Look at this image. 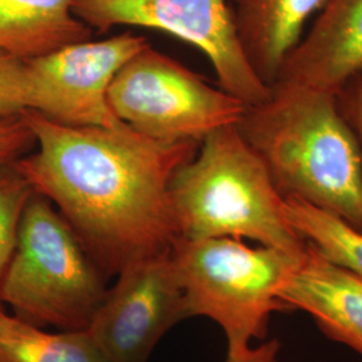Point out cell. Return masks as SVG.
<instances>
[{
  "label": "cell",
  "mask_w": 362,
  "mask_h": 362,
  "mask_svg": "<svg viewBox=\"0 0 362 362\" xmlns=\"http://www.w3.org/2000/svg\"><path fill=\"white\" fill-rule=\"evenodd\" d=\"M22 116L38 149L16 168L59 211L106 278L172 248L169 182L199 144L160 143L125 124L65 125L35 110Z\"/></svg>",
  "instance_id": "cell-1"
},
{
  "label": "cell",
  "mask_w": 362,
  "mask_h": 362,
  "mask_svg": "<svg viewBox=\"0 0 362 362\" xmlns=\"http://www.w3.org/2000/svg\"><path fill=\"white\" fill-rule=\"evenodd\" d=\"M279 194L362 231V153L334 93L275 82L236 124Z\"/></svg>",
  "instance_id": "cell-2"
},
{
  "label": "cell",
  "mask_w": 362,
  "mask_h": 362,
  "mask_svg": "<svg viewBox=\"0 0 362 362\" xmlns=\"http://www.w3.org/2000/svg\"><path fill=\"white\" fill-rule=\"evenodd\" d=\"M177 239L235 238L300 254L308 242L286 215L285 199L238 129L211 132L169 182Z\"/></svg>",
  "instance_id": "cell-3"
},
{
  "label": "cell",
  "mask_w": 362,
  "mask_h": 362,
  "mask_svg": "<svg viewBox=\"0 0 362 362\" xmlns=\"http://www.w3.org/2000/svg\"><path fill=\"white\" fill-rule=\"evenodd\" d=\"M106 293V276L77 233L47 197L34 192L1 279V303L40 329L81 332L90 326Z\"/></svg>",
  "instance_id": "cell-4"
},
{
  "label": "cell",
  "mask_w": 362,
  "mask_h": 362,
  "mask_svg": "<svg viewBox=\"0 0 362 362\" xmlns=\"http://www.w3.org/2000/svg\"><path fill=\"white\" fill-rule=\"evenodd\" d=\"M302 252L250 247L235 238L177 239L170 248L188 317L219 325L227 360L245 356L252 339L267 336L272 314L288 310L279 294Z\"/></svg>",
  "instance_id": "cell-5"
},
{
  "label": "cell",
  "mask_w": 362,
  "mask_h": 362,
  "mask_svg": "<svg viewBox=\"0 0 362 362\" xmlns=\"http://www.w3.org/2000/svg\"><path fill=\"white\" fill-rule=\"evenodd\" d=\"M107 105L130 129L168 144H200L211 132L238 124L247 106L149 43L117 71Z\"/></svg>",
  "instance_id": "cell-6"
},
{
  "label": "cell",
  "mask_w": 362,
  "mask_h": 362,
  "mask_svg": "<svg viewBox=\"0 0 362 362\" xmlns=\"http://www.w3.org/2000/svg\"><path fill=\"white\" fill-rule=\"evenodd\" d=\"M71 8L98 33L144 27L191 43L207 57L220 89L247 106L270 97V88L247 62L227 0H73Z\"/></svg>",
  "instance_id": "cell-7"
},
{
  "label": "cell",
  "mask_w": 362,
  "mask_h": 362,
  "mask_svg": "<svg viewBox=\"0 0 362 362\" xmlns=\"http://www.w3.org/2000/svg\"><path fill=\"white\" fill-rule=\"evenodd\" d=\"M187 318L169 250L118 272L86 332L106 361L146 362L169 329Z\"/></svg>",
  "instance_id": "cell-8"
},
{
  "label": "cell",
  "mask_w": 362,
  "mask_h": 362,
  "mask_svg": "<svg viewBox=\"0 0 362 362\" xmlns=\"http://www.w3.org/2000/svg\"><path fill=\"white\" fill-rule=\"evenodd\" d=\"M146 45L144 37L127 31L28 58L34 91L31 110L65 125H121L107 105V89L121 66Z\"/></svg>",
  "instance_id": "cell-9"
},
{
  "label": "cell",
  "mask_w": 362,
  "mask_h": 362,
  "mask_svg": "<svg viewBox=\"0 0 362 362\" xmlns=\"http://www.w3.org/2000/svg\"><path fill=\"white\" fill-rule=\"evenodd\" d=\"M362 69V0H326L275 82L336 93ZM274 82V83H275Z\"/></svg>",
  "instance_id": "cell-10"
},
{
  "label": "cell",
  "mask_w": 362,
  "mask_h": 362,
  "mask_svg": "<svg viewBox=\"0 0 362 362\" xmlns=\"http://www.w3.org/2000/svg\"><path fill=\"white\" fill-rule=\"evenodd\" d=\"M279 297L288 310L306 311L322 333L362 357L361 274L308 243Z\"/></svg>",
  "instance_id": "cell-11"
},
{
  "label": "cell",
  "mask_w": 362,
  "mask_h": 362,
  "mask_svg": "<svg viewBox=\"0 0 362 362\" xmlns=\"http://www.w3.org/2000/svg\"><path fill=\"white\" fill-rule=\"evenodd\" d=\"M248 65L269 88L326 0H227Z\"/></svg>",
  "instance_id": "cell-12"
},
{
  "label": "cell",
  "mask_w": 362,
  "mask_h": 362,
  "mask_svg": "<svg viewBox=\"0 0 362 362\" xmlns=\"http://www.w3.org/2000/svg\"><path fill=\"white\" fill-rule=\"evenodd\" d=\"M73 0H0V50L28 59L89 40Z\"/></svg>",
  "instance_id": "cell-13"
},
{
  "label": "cell",
  "mask_w": 362,
  "mask_h": 362,
  "mask_svg": "<svg viewBox=\"0 0 362 362\" xmlns=\"http://www.w3.org/2000/svg\"><path fill=\"white\" fill-rule=\"evenodd\" d=\"M0 362H107L86 330L49 333L0 313Z\"/></svg>",
  "instance_id": "cell-14"
},
{
  "label": "cell",
  "mask_w": 362,
  "mask_h": 362,
  "mask_svg": "<svg viewBox=\"0 0 362 362\" xmlns=\"http://www.w3.org/2000/svg\"><path fill=\"white\" fill-rule=\"evenodd\" d=\"M286 215L308 243L326 258L362 275V231L334 215L296 199H285Z\"/></svg>",
  "instance_id": "cell-15"
},
{
  "label": "cell",
  "mask_w": 362,
  "mask_h": 362,
  "mask_svg": "<svg viewBox=\"0 0 362 362\" xmlns=\"http://www.w3.org/2000/svg\"><path fill=\"white\" fill-rule=\"evenodd\" d=\"M34 192L15 161L0 165V285L13 257L22 211ZM1 311H4V305L0 299Z\"/></svg>",
  "instance_id": "cell-16"
},
{
  "label": "cell",
  "mask_w": 362,
  "mask_h": 362,
  "mask_svg": "<svg viewBox=\"0 0 362 362\" xmlns=\"http://www.w3.org/2000/svg\"><path fill=\"white\" fill-rule=\"evenodd\" d=\"M33 83L27 59L0 50V118L31 110Z\"/></svg>",
  "instance_id": "cell-17"
},
{
  "label": "cell",
  "mask_w": 362,
  "mask_h": 362,
  "mask_svg": "<svg viewBox=\"0 0 362 362\" xmlns=\"http://www.w3.org/2000/svg\"><path fill=\"white\" fill-rule=\"evenodd\" d=\"M35 145V136L21 115L0 118V165L26 156Z\"/></svg>",
  "instance_id": "cell-18"
},
{
  "label": "cell",
  "mask_w": 362,
  "mask_h": 362,
  "mask_svg": "<svg viewBox=\"0 0 362 362\" xmlns=\"http://www.w3.org/2000/svg\"><path fill=\"white\" fill-rule=\"evenodd\" d=\"M334 95L338 110L356 136L362 153V69L350 76Z\"/></svg>",
  "instance_id": "cell-19"
},
{
  "label": "cell",
  "mask_w": 362,
  "mask_h": 362,
  "mask_svg": "<svg viewBox=\"0 0 362 362\" xmlns=\"http://www.w3.org/2000/svg\"><path fill=\"white\" fill-rule=\"evenodd\" d=\"M281 344L276 339L260 344L257 348H251L245 356L238 360H226V362H278Z\"/></svg>",
  "instance_id": "cell-20"
}]
</instances>
